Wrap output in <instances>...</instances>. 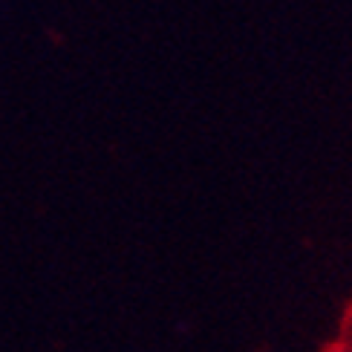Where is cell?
Wrapping results in <instances>:
<instances>
[{"instance_id": "obj_1", "label": "cell", "mask_w": 352, "mask_h": 352, "mask_svg": "<svg viewBox=\"0 0 352 352\" xmlns=\"http://www.w3.org/2000/svg\"><path fill=\"white\" fill-rule=\"evenodd\" d=\"M324 352H352V300L346 303V309L341 315L338 335L324 346Z\"/></svg>"}]
</instances>
